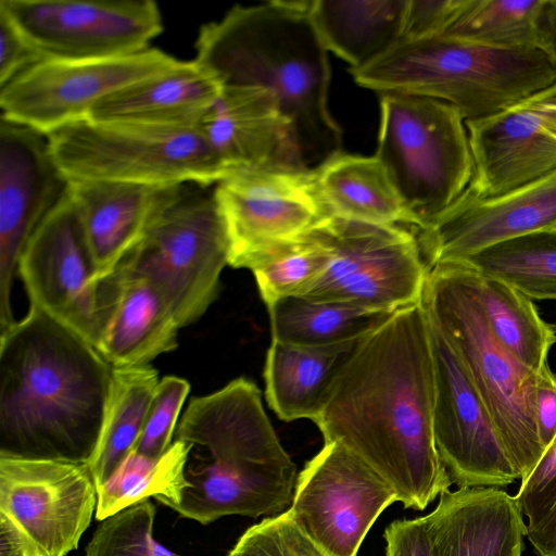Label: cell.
Wrapping results in <instances>:
<instances>
[{
    "mask_svg": "<svg viewBox=\"0 0 556 556\" xmlns=\"http://www.w3.org/2000/svg\"><path fill=\"white\" fill-rule=\"evenodd\" d=\"M434 364L421 302L400 308L356 343L313 422L424 510L452 481L433 437Z\"/></svg>",
    "mask_w": 556,
    "mask_h": 556,
    "instance_id": "1",
    "label": "cell"
},
{
    "mask_svg": "<svg viewBox=\"0 0 556 556\" xmlns=\"http://www.w3.org/2000/svg\"><path fill=\"white\" fill-rule=\"evenodd\" d=\"M112 372L96 346L29 304L0 332V455L89 463Z\"/></svg>",
    "mask_w": 556,
    "mask_h": 556,
    "instance_id": "2",
    "label": "cell"
},
{
    "mask_svg": "<svg viewBox=\"0 0 556 556\" xmlns=\"http://www.w3.org/2000/svg\"><path fill=\"white\" fill-rule=\"evenodd\" d=\"M194 50L220 87L262 88L275 97L309 168L342 151V130L328 108V50L309 1L235 5L200 26Z\"/></svg>",
    "mask_w": 556,
    "mask_h": 556,
    "instance_id": "3",
    "label": "cell"
},
{
    "mask_svg": "<svg viewBox=\"0 0 556 556\" xmlns=\"http://www.w3.org/2000/svg\"><path fill=\"white\" fill-rule=\"evenodd\" d=\"M174 440L186 446L180 517L212 523L239 515L275 517L291 505L296 466L265 413L260 389L243 377L193 397Z\"/></svg>",
    "mask_w": 556,
    "mask_h": 556,
    "instance_id": "4",
    "label": "cell"
},
{
    "mask_svg": "<svg viewBox=\"0 0 556 556\" xmlns=\"http://www.w3.org/2000/svg\"><path fill=\"white\" fill-rule=\"evenodd\" d=\"M350 72L356 84L380 94L445 101L465 122L498 113L556 81V66L541 50L501 49L442 36L401 39Z\"/></svg>",
    "mask_w": 556,
    "mask_h": 556,
    "instance_id": "5",
    "label": "cell"
},
{
    "mask_svg": "<svg viewBox=\"0 0 556 556\" xmlns=\"http://www.w3.org/2000/svg\"><path fill=\"white\" fill-rule=\"evenodd\" d=\"M421 303L464 365L522 481L544 453L534 418L538 372L492 333L479 299L478 271L468 263L431 266Z\"/></svg>",
    "mask_w": 556,
    "mask_h": 556,
    "instance_id": "6",
    "label": "cell"
},
{
    "mask_svg": "<svg viewBox=\"0 0 556 556\" xmlns=\"http://www.w3.org/2000/svg\"><path fill=\"white\" fill-rule=\"evenodd\" d=\"M229 253L214 185L185 182L165 189L142 238L121 263L157 286L182 328L216 299Z\"/></svg>",
    "mask_w": 556,
    "mask_h": 556,
    "instance_id": "7",
    "label": "cell"
},
{
    "mask_svg": "<svg viewBox=\"0 0 556 556\" xmlns=\"http://www.w3.org/2000/svg\"><path fill=\"white\" fill-rule=\"evenodd\" d=\"M47 136L52 156L70 182L215 185L227 175L199 128H165L87 117Z\"/></svg>",
    "mask_w": 556,
    "mask_h": 556,
    "instance_id": "8",
    "label": "cell"
},
{
    "mask_svg": "<svg viewBox=\"0 0 556 556\" xmlns=\"http://www.w3.org/2000/svg\"><path fill=\"white\" fill-rule=\"evenodd\" d=\"M375 155L420 227L456 201L473 175L463 115L447 102L425 96L380 94Z\"/></svg>",
    "mask_w": 556,
    "mask_h": 556,
    "instance_id": "9",
    "label": "cell"
},
{
    "mask_svg": "<svg viewBox=\"0 0 556 556\" xmlns=\"http://www.w3.org/2000/svg\"><path fill=\"white\" fill-rule=\"evenodd\" d=\"M311 231L329 260L302 296L389 313L421 302L428 267L415 231L336 216Z\"/></svg>",
    "mask_w": 556,
    "mask_h": 556,
    "instance_id": "10",
    "label": "cell"
},
{
    "mask_svg": "<svg viewBox=\"0 0 556 556\" xmlns=\"http://www.w3.org/2000/svg\"><path fill=\"white\" fill-rule=\"evenodd\" d=\"M179 61L154 47L110 59H45L0 87V117L48 135L87 118L103 99Z\"/></svg>",
    "mask_w": 556,
    "mask_h": 556,
    "instance_id": "11",
    "label": "cell"
},
{
    "mask_svg": "<svg viewBox=\"0 0 556 556\" xmlns=\"http://www.w3.org/2000/svg\"><path fill=\"white\" fill-rule=\"evenodd\" d=\"M399 502L392 485L339 442L324 443L298 475L286 510L330 556H357L381 513Z\"/></svg>",
    "mask_w": 556,
    "mask_h": 556,
    "instance_id": "12",
    "label": "cell"
},
{
    "mask_svg": "<svg viewBox=\"0 0 556 556\" xmlns=\"http://www.w3.org/2000/svg\"><path fill=\"white\" fill-rule=\"evenodd\" d=\"M0 10L46 59L129 55L163 31L153 0H1Z\"/></svg>",
    "mask_w": 556,
    "mask_h": 556,
    "instance_id": "13",
    "label": "cell"
},
{
    "mask_svg": "<svg viewBox=\"0 0 556 556\" xmlns=\"http://www.w3.org/2000/svg\"><path fill=\"white\" fill-rule=\"evenodd\" d=\"M88 463L0 455V514L22 533L29 556H66L96 514Z\"/></svg>",
    "mask_w": 556,
    "mask_h": 556,
    "instance_id": "14",
    "label": "cell"
},
{
    "mask_svg": "<svg viewBox=\"0 0 556 556\" xmlns=\"http://www.w3.org/2000/svg\"><path fill=\"white\" fill-rule=\"evenodd\" d=\"M17 271L36 305L97 348L100 282L70 189L26 243Z\"/></svg>",
    "mask_w": 556,
    "mask_h": 556,
    "instance_id": "15",
    "label": "cell"
},
{
    "mask_svg": "<svg viewBox=\"0 0 556 556\" xmlns=\"http://www.w3.org/2000/svg\"><path fill=\"white\" fill-rule=\"evenodd\" d=\"M230 244L228 265L270 242L303 236L331 216L314 168H239L214 185Z\"/></svg>",
    "mask_w": 556,
    "mask_h": 556,
    "instance_id": "16",
    "label": "cell"
},
{
    "mask_svg": "<svg viewBox=\"0 0 556 556\" xmlns=\"http://www.w3.org/2000/svg\"><path fill=\"white\" fill-rule=\"evenodd\" d=\"M428 319L434 364L433 437L440 459L458 488L506 486L518 475L464 365Z\"/></svg>",
    "mask_w": 556,
    "mask_h": 556,
    "instance_id": "17",
    "label": "cell"
},
{
    "mask_svg": "<svg viewBox=\"0 0 556 556\" xmlns=\"http://www.w3.org/2000/svg\"><path fill=\"white\" fill-rule=\"evenodd\" d=\"M68 189L48 136L0 117V332L15 321L11 291L23 250Z\"/></svg>",
    "mask_w": 556,
    "mask_h": 556,
    "instance_id": "18",
    "label": "cell"
},
{
    "mask_svg": "<svg viewBox=\"0 0 556 556\" xmlns=\"http://www.w3.org/2000/svg\"><path fill=\"white\" fill-rule=\"evenodd\" d=\"M465 125L473 160L467 190L473 195L496 197L556 170V81Z\"/></svg>",
    "mask_w": 556,
    "mask_h": 556,
    "instance_id": "19",
    "label": "cell"
},
{
    "mask_svg": "<svg viewBox=\"0 0 556 556\" xmlns=\"http://www.w3.org/2000/svg\"><path fill=\"white\" fill-rule=\"evenodd\" d=\"M428 269L462 261L493 244L556 230V170L509 192L479 198L467 189L415 229Z\"/></svg>",
    "mask_w": 556,
    "mask_h": 556,
    "instance_id": "20",
    "label": "cell"
},
{
    "mask_svg": "<svg viewBox=\"0 0 556 556\" xmlns=\"http://www.w3.org/2000/svg\"><path fill=\"white\" fill-rule=\"evenodd\" d=\"M199 129L226 172L309 168L275 97L254 87H222Z\"/></svg>",
    "mask_w": 556,
    "mask_h": 556,
    "instance_id": "21",
    "label": "cell"
},
{
    "mask_svg": "<svg viewBox=\"0 0 556 556\" xmlns=\"http://www.w3.org/2000/svg\"><path fill=\"white\" fill-rule=\"evenodd\" d=\"M99 316L97 350L112 367L150 365L178 345L180 327L161 290L125 263L101 279Z\"/></svg>",
    "mask_w": 556,
    "mask_h": 556,
    "instance_id": "22",
    "label": "cell"
},
{
    "mask_svg": "<svg viewBox=\"0 0 556 556\" xmlns=\"http://www.w3.org/2000/svg\"><path fill=\"white\" fill-rule=\"evenodd\" d=\"M431 556H521L526 522L515 496L501 488L441 493L425 516Z\"/></svg>",
    "mask_w": 556,
    "mask_h": 556,
    "instance_id": "23",
    "label": "cell"
},
{
    "mask_svg": "<svg viewBox=\"0 0 556 556\" xmlns=\"http://www.w3.org/2000/svg\"><path fill=\"white\" fill-rule=\"evenodd\" d=\"M222 87L194 59L130 85L96 104L89 118L165 128H199Z\"/></svg>",
    "mask_w": 556,
    "mask_h": 556,
    "instance_id": "24",
    "label": "cell"
},
{
    "mask_svg": "<svg viewBox=\"0 0 556 556\" xmlns=\"http://www.w3.org/2000/svg\"><path fill=\"white\" fill-rule=\"evenodd\" d=\"M70 184L101 280L111 275L140 241L167 187L109 181Z\"/></svg>",
    "mask_w": 556,
    "mask_h": 556,
    "instance_id": "25",
    "label": "cell"
},
{
    "mask_svg": "<svg viewBox=\"0 0 556 556\" xmlns=\"http://www.w3.org/2000/svg\"><path fill=\"white\" fill-rule=\"evenodd\" d=\"M314 172L331 216L375 225L420 227L376 155L340 151L314 167Z\"/></svg>",
    "mask_w": 556,
    "mask_h": 556,
    "instance_id": "26",
    "label": "cell"
},
{
    "mask_svg": "<svg viewBox=\"0 0 556 556\" xmlns=\"http://www.w3.org/2000/svg\"><path fill=\"white\" fill-rule=\"evenodd\" d=\"M358 341L312 346L271 340L264 367L265 396L278 418L313 420Z\"/></svg>",
    "mask_w": 556,
    "mask_h": 556,
    "instance_id": "27",
    "label": "cell"
},
{
    "mask_svg": "<svg viewBox=\"0 0 556 556\" xmlns=\"http://www.w3.org/2000/svg\"><path fill=\"white\" fill-rule=\"evenodd\" d=\"M408 0H314L309 14L326 49L361 68L402 38Z\"/></svg>",
    "mask_w": 556,
    "mask_h": 556,
    "instance_id": "28",
    "label": "cell"
},
{
    "mask_svg": "<svg viewBox=\"0 0 556 556\" xmlns=\"http://www.w3.org/2000/svg\"><path fill=\"white\" fill-rule=\"evenodd\" d=\"M159 382L151 365L113 367L100 437L88 463L97 489L132 452Z\"/></svg>",
    "mask_w": 556,
    "mask_h": 556,
    "instance_id": "29",
    "label": "cell"
},
{
    "mask_svg": "<svg viewBox=\"0 0 556 556\" xmlns=\"http://www.w3.org/2000/svg\"><path fill=\"white\" fill-rule=\"evenodd\" d=\"M267 309L271 340L312 346L358 340L392 314L304 296L281 299Z\"/></svg>",
    "mask_w": 556,
    "mask_h": 556,
    "instance_id": "30",
    "label": "cell"
},
{
    "mask_svg": "<svg viewBox=\"0 0 556 556\" xmlns=\"http://www.w3.org/2000/svg\"><path fill=\"white\" fill-rule=\"evenodd\" d=\"M478 293L497 341L534 372L547 366L556 333L552 325L541 318L532 299L501 279L479 273Z\"/></svg>",
    "mask_w": 556,
    "mask_h": 556,
    "instance_id": "31",
    "label": "cell"
},
{
    "mask_svg": "<svg viewBox=\"0 0 556 556\" xmlns=\"http://www.w3.org/2000/svg\"><path fill=\"white\" fill-rule=\"evenodd\" d=\"M545 4L546 0H465L441 36L501 49L541 50Z\"/></svg>",
    "mask_w": 556,
    "mask_h": 556,
    "instance_id": "32",
    "label": "cell"
},
{
    "mask_svg": "<svg viewBox=\"0 0 556 556\" xmlns=\"http://www.w3.org/2000/svg\"><path fill=\"white\" fill-rule=\"evenodd\" d=\"M186 446L173 440L159 458L130 452L109 480L98 489V521L149 497L170 507L179 501L186 482L184 465Z\"/></svg>",
    "mask_w": 556,
    "mask_h": 556,
    "instance_id": "33",
    "label": "cell"
},
{
    "mask_svg": "<svg viewBox=\"0 0 556 556\" xmlns=\"http://www.w3.org/2000/svg\"><path fill=\"white\" fill-rule=\"evenodd\" d=\"M462 261L482 276L501 279L532 300H556V230L509 239Z\"/></svg>",
    "mask_w": 556,
    "mask_h": 556,
    "instance_id": "34",
    "label": "cell"
},
{
    "mask_svg": "<svg viewBox=\"0 0 556 556\" xmlns=\"http://www.w3.org/2000/svg\"><path fill=\"white\" fill-rule=\"evenodd\" d=\"M328 260L327 248L309 231L261 247L235 268L252 271L268 307L281 299L305 294L325 270Z\"/></svg>",
    "mask_w": 556,
    "mask_h": 556,
    "instance_id": "35",
    "label": "cell"
},
{
    "mask_svg": "<svg viewBox=\"0 0 556 556\" xmlns=\"http://www.w3.org/2000/svg\"><path fill=\"white\" fill-rule=\"evenodd\" d=\"M155 513L147 498L99 521L85 556H181L154 539Z\"/></svg>",
    "mask_w": 556,
    "mask_h": 556,
    "instance_id": "36",
    "label": "cell"
},
{
    "mask_svg": "<svg viewBox=\"0 0 556 556\" xmlns=\"http://www.w3.org/2000/svg\"><path fill=\"white\" fill-rule=\"evenodd\" d=\"M520 482L515 497L526 536L539 556H556V438Z\"/></svg>",
    "mask_w": 556,
    "mask_h": 556,
    "instance_id": "37",
    "label": "cell"
},
{
    "mask_svg": "<svg viewBox=\"0 0 556 556\" xmlns=\"http://www.w3.org/2000/svg\"><path fill=\"white\" fill-rule=\"evenodd\" d=\"M189 391L190 384L182 378L166 376L160 380L132 452L156 459L168 450Z\"/></svg>",
    "mask_w": 556,
    "mask_h": 556,
    "instance_id": "38",
    "label": "cell"
},
{
    "mask_svg": "<svg viewBox=\"0 0 556 556\" xmlns=\"http://www.w3.org/2000/svg\"><path fill=\"white\" fill-rule=\"evenodd\" d=\"M226 556H330L285 511L250 527Z\"/></svg>",
    "mask_w": 556,
    "mask_h": 556,
    "instance_id": "39",
    "label": "cell"
},
{
    "mask_svg": "<svg viewBox=\"0 0 556 556\" xmlns=\"http://www.w3.org/2000/svg\"><path fill=\"white\" fill-rule=\"evenodd\" d=\"M465 0H408L401 39L441 36Z\"/></svg>",
    "mask_w": 556,
    "mask_h": 556,
    "instance_id": "40",
    "label": "cell"
},
{
    "mask_svg": "<svg viewBox=\"0 0 556 556\" xmlns=\"http://www.w3.org/2000/svg\"><path fill=\"white\" fill-rule=\"evenodd\" d=\"M46 58L0 10V87Z\"/></svg>",
    "mask_w": 556,
    "mask_h": 556,
    "instance_id": "41",
    "label": "cell"
},
{
    "mask_svg": "<svg viewBox=\"0 0 556 556\" xmlns=\"http://www.w3.org/2000/svg\"><path fill=\"white\" fill-rule=\"evenodd\" d=\"M384 539L387 556H431L425 516L391 522Z\"/></svg>",
    "mask_w": 556,
    "mask_h": 556,
    "instance_id": "42",
    "label": "cell"
},
{
    "mask_svg": "<svg viewBox=\"0 0 556 556\" xmlns=\"http://www.w3.org/2000/svg\"><path fill=\"white\" fill-rule=\"evenodd\" d=\"M534 418L538 438L545 451L556 438V372L548 365L538 372Z\"/></svg>",
    "mask_w": 556,
    "mask_h": 556,
    "instance_id": "43",
    "label": "cell"
},
{
    "mask_svg": "<svg viewBox=\"0 0 556 556\" xmlns=\"http://www.w3.org/2000/svg\"><path fill=\"white\" fill-rule=\"evenodd\" d=\"M0 556H29L27 544L13 522L0 514Z\"/></svg>",
    "mask_w": 556,
    "mask_h": 556,
    "instance_id": "44",
    "label": "cell"
},
{
    "mask_svg": "<svg viewBox=\"0 0 556 556\" xmlns=\"http://www.w3.org/2000/svg\"><path fill=\"white\" fill-rule=\"evenodd\" d=\"M542 51L556 66V0H546L541 21Z\"/></svg>",
    "mask_w": 556,
    "mask_h": 556,
    "instance_id": "45",
    "label": "cell"
},
{
    "mask_svg": "<svg viewBox=\"0 0 556 556\" xmlns=\"http://www.w3.org/2000/svg\"><path fill=\"white\" fill-rule=\"evenodd\" d=\"M552 328H553L554 332L556 333V324H552Z\"/></svg>",
    "mask_w": 556,
    "mask_h": 556,
    "instance_id": "46",
    "label": "cell"
}]
</instances>
